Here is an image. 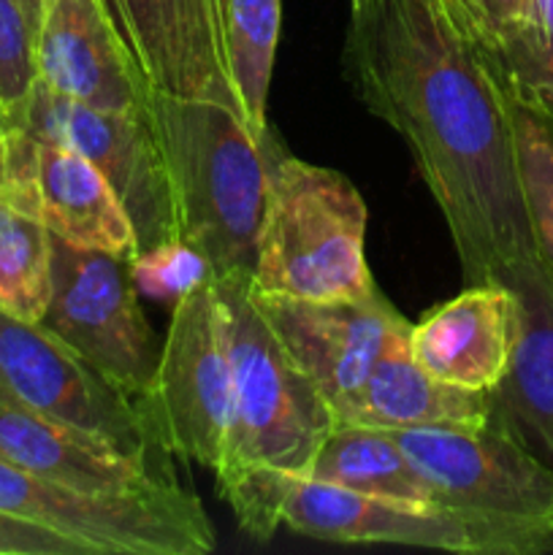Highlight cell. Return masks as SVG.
Returning a JSON list of instances; mask_svg holds the SVG:
<instances>
[{
	"mask_svg": "<svg viewBox=\"0 0 553 555\" xmlns=\"http://www.w3.org/2000/svg\"><path fill=\"white\" fill-rule=\"evenodd\" d=\"M342 76L399 133L453 238L464 285L537 260L515 146V92L466 0H356Z\"/></svg>",
	"mask_w": 553,
	"mask_h": 555,
	"instance_id": "1",
	"label": "cell"
},
{
	"mask_svg": "<svg viewBox=\"0 0 553 555\" xmlns=\"http://www.w3.org/2000/svg\"><path fill=\"white\" fill-rule=\"evenodd\" d=\"M144 114L171 182L179 238L209 258L215 276L253 271L280 141L215 98L150 90Z\"/></svg>",
	"mask_w": 553,
	"mask_h": 555,
	"instance_id": "2",
	"label": "cell"
},
{
	"mask_svg": "<svg viewBox=\"0 0 553 555\" xmlns=\"http://www.w3.org/2000/svg\"><path fill=\"white\" fill-rule=\"evenodd\" d=\"M253 271L211 280L233 379V415L217 493L247 475L307 477L336 415L293 363L253 296Z\"/></svg>",
	"mask_w": 553,
	"mask_h": 555,
	"instance_id": "3",
	"label": "cell"
},
{
	"mask_svg": "<svg viewBox=\"0 0 553 555\" xmlns=\"http://www.w3.org/2000/svg\"><path fill=\"white\" fill-rule=\"evenodd\" d=\"M260 296L350 301L377 291L366 263V204L334 168L282 152L255 244Z\"/></svg>",
	"mask_w": 553,
	"mask_h": 555,
	"instance_id": "4",
	"label": "cell"
},
{
	"mask_svg": "<svg viewBox=\"0 0 553 555\" xmlns=\"http://www.w3.org/2000/svg\"><path fill=\"white\" fill-rule=\"evenodd\" d=\"M434 504L513 531L531 555L553 551V469L493 410L486 423L388 431Z\"/></svg>",
	"mask_w": 553,
	"mask_h": 555,
	"instance_id": "5",
	"label": "cell"
},
{
	"mask_svg": "<svg viewBox=\"0 0 553 555\" xmlns=\"http://www.w3.org/2000/svg\"><path fill=\"white\" fill-rule=\"evenodd\" d=\"M0 513L47 526L90 555H206L215 529L182 486L146 496H92L57 486L0 455Z\"/></svg>",
	"mask_w": 553,
	"mask_h": 555,
	"instance_id": "6",
	"label": "cell"
},
{
	"mask_svg": "<svg viewBox=\"0 0 553 555\" xmlns=\"http://www.w3.org/2000/svg\"><path fill=\"white\" fill-rule=\"evenodd\" d=\"M0 385L33 410L171 475L168 450L144 401L123 393L41 323L0 312Z\"/></svg>",
	"mask_w": 553,
	"mask_h": 555,
	"instance_id": "7",
	"label": "cell"
},
{
	"mask_svg": "<svg viewBox=\"0 0 553 555\" xmlns=\"http://www.w3.org/2000/svg\"><path fill=\"white\" fill-rule=\"evenodd\" d=\"M41 325L146 404L160 347L139 307L130 260L52 236V296Z\"/></svg>",
	"mask_w": 553,
	"mask_h": 555,
	"instance_id": "8",
	"label": "cell"
},
{
	"mask_svg": "<svg viewBox=\"0 0 553 555\" xmlns=\"http://www.w3.org/2000/svg\"><path fill=\"white\" fill-rule=\"evenodd\" d=\"M14 128L79 152L103 173L133 222L139 253L179 238L171 182L146 122L136 108H101L36 79Z\"/></svg>",
	"mask_w": 553,
	"mask_h": 555,
	"instance_id": "9",
	"label": "cell"
},
{
	"mask_svg": "<svg viewBox=\"0 0 553 555\" xmlns=\"http://www.w3.org/2000/svg\"><path fill=\"white\" fill-rule=\"evenodd\" d=\"M146 410L177 459L211 475L226 464L233 415V379L211 282L173 304Z\"/></svg>",
	"mask_w": 553,
	"mask_h": 555,
	"instance_id": "10",
	"label": "cell"
},
{
	"mask_svg": "<svg viewBox=\"0 0 553 555\" xmlns=\"http://www.w3.org/2000/svg\"><path fill=\"white\" fill-rule=\"evenodd\" d=\"M282 526L339 545H407L466 555H531L513 531L442 504L404 502L291 477Z\"/></svg>",
	"mask_w": 553,
	"mask_h": 555,
	"instance_id": "11",
	"label": "cell"
},
{
	"mask_svg": "<svg viewBox=\"0 0 553 555\" xmlns=\"http://www.w3.org/2000/svg\"><path fill=\"white\" fill-rule=\"evenodd\" d=\"M253 296L287 356L318 385L334 415L363 388L390 339L410 325L380 291L350 301H307L255 291Z\"/></svg>",
	"mask_w": 553,
	"mask_h": 555,
	"instance_id": "12",
	"label": "cell"
},
{
	"mask_svg": "<svg viewBox=\"0 0 553 555\" xmlns=\"http://www.w3.org/2000/svg\"><path fill=\"white\" fill-rule=\"evenodd\" d=\"M146 92L236 106L226 52V0H98ZM239 108V106H236Z\"/></svg>",
	"mask_w": 553,
	"mask_h": 555,
	"instance_id": "13",
	"label": "cell"
},
{
	"mask_svg": "<svg viewBox=\"0 0 553 555\" xmlns=\"http://www.w3.org/2000/svg\"><path fill=\"white\" fill-rule=\"evenodd\" d=\"M5 177L25 184L54 238L123 260L139 255V238L123 201L90 160L22 128H5Z\"/></svg>",
	"mask_w": 553,
	"mask_h": 555,
	"instance_id": "14",
	"label": "cell"
},
{
	"mask_svg": "<svg viewBox=\"0 0 553 555\" xmlns=\"http://www.w3.org/2000/svg\"><path fill=\"white\" fill-rule=\"evenodd\" d=\"M0 455L33 475L92 496H146L179 488L157 472L76 426L33 410L0 385Z\"/></svg>",
	"mask_w": 553,
	"mask_h": 555,
	"instance_id": "15",
	"label": "cell"
},
{
	"mask_svg": "<svg viewBox=\"0 0 553 555\" xmlns=\"http://www.w3.org/2000/svg\"><path fill=\"white\" fill-rule=\"evenodd\" d=\"M518 339V298L502 282L464 285L407 331L423 372L455 388L491 393L507 374Z\"/></svg>",
	"mask_w": 553,
	"mask_h": 555,
	"instance_id": "16",
	"label": "cell"
},
{
	"mask_svg": "<svg viewBox=\"0 0 553 555\" xmlns=\"http://www.w3.org/2000/svg\"><path fill=\"white\" fill-rule=\"evenodd\" d=\"M36 79L101 108H136L146 87L98 0H38Z\"/></svg>",
	"mask_w": 553,
	"mask_h": 555,
	"instance_id": "17",
	"label": "cell"
},
{
	"mask_svg": "<svg viewBox=\"0 0 553 555\" xmlns=\"http://www.w3.org/2000/svg\"><path fill=\"white\" fill-rule=\"evenodd\" d=\"M518 298V339L493 410L540 461L553 469V282L537 260L515 266L502 280Z\"/></svg>",
	"mask_w": 553,
	"mask_h": 555,
	"instance_id": "18",
	"label": "cell"
},
{
	"mask_svg": "<svg viewBox=\"0 0 553 555\" xmlns=\"http://www.w3.org/2000/svg\"><path fill=\"white\" fill-rule=\"evenodd\" d=\"M407 331L410 325L390 339L363 388L336 415V423H356L383 431L486 423L493 415L491 393L455 388L423 372L410 356Z\"/></svg>",
	"mask_w": 553,
	"mask_h": 555,
	"instance_id": "19",
	"label": "cell"
},
{
	"mask_svg": "<svg viewBox=\"0 0 553 555\" xmlns=\"http://www.w3.org/2000/svg\"><path fill=\"white\" fill-rule=\"evenodd\" d=\"M307 477L369 496L434 504L423 477L383 428L336 423L320 444Z\"/></svg>",
	"mask_w": 553,
	"mask_h": 555,
	"instance_id": "20",
	"label": "cell"
},
{
	"mask_svg": "<svg viewBox=\"0 0 553 555\" xmlns=\"http://www.w3.org/2000/svg\"><path fill=\"white\" fill-rule=\"evenodd\" d=\"M52 296V233L25 184L0 188V312L41 323Z\"/></svg>",
	"mask_w": 553,
	"mask_h": 555,
	"instance_id": "21",
	"label": "cell"
},
{
	"mask_svg": "<svg viewBox=\"0 0 553 555\" xmlns=\"http://www.w3.org/2000/svg\"><path fill=\"white\" fill-rule=\"evenodd\" d=\"M282 0H226V52L233 95L242 117L258 135L269 130V90Z\"/></svg>",
	"mask_w": 553,
	"mask_h": 555,
	"instance_id": "22",
	"label": "cell"
},
{
	"mask_svg": "<svg viewBox=\"0 0 553 555\" xmlns=\"http://www.w3.org/2000/svg\"><path fill=\"white\" fill-rule=\"evenodd\" d=\"M515 146H518L520 188H524L537 263L553 282V125L518 95H515Z\"/></svg>",
	"mask_w": 553,
	"mask_h": 555,
	"instance_id": "23",
	"label": "cell"
},
{
	"mask_svg": "<svg viewBox=\"0 0 553 555\" xmlns=\"http://www.w3.org/2000/svg\"><path fill=\"white\" fill-rule=\"evenodd\" d=\"M130 280L139 296L152 301H171L215 280L209 258L188 238L155 244L130 260Z\"/></svg>",
	"mask_w": 553,
	"mask_h": 555,
	"instance_id": "24",
	"label": "cell"
},
{
	"mask_svg": "<svg viewBox=\"0 0 553 555\" xmlns=\"http://www.w3.org/2000/svg\"><path fill=\"white\" fill-rule=\"evenodd\" d=\"M36 85L33 27L20 0H0V117L14 128Z\"/></svg>",
	"mask_w": 553,
	"mask_h": 555,
	"instance_id": "25",
	"label": "cell"
},
{
	"mask_svg": "<svg viewBox=\"0 0 553 555\" xmlns=\"http://www.w3.org/2000/svg\"><path fill=\"white\" fill-rule=\"evenodd\" d=\"M510 79H524L553 65V0H529L524 27L507 41L497 43Z\"/></svg>",
	"mask_w": 553,
	"mask_h": 555,
	"instance_id": "26",
	"label": "cell"
},
{
	"mask_svg": "<svg viewBox=\"0 0 553 555\" xmlns=\"http://www.w3.org/2000/svg\"><path fill=\"white\" fill-rule=\"evenodd\" d=\"M0 555H90L70 537L0 513Z\"/></svg>",
	"mask_w": 553,
	"mask_h": 555,
	"instance_id": "27",
	"label": "cell"
},
{
	"mask_svg": "<svg viewBox=\"0 0 553 555\" xmlns=\"http://www.w3.org/2000/svg\"><path fill=\"white\" fill-rule=\"evenodd\" d=\"M497 43L507 41L524 27L529 0H466Z\"/></svg>",
	"mask_w": 553,
	"mask_h": 555,
	"instance_id": "28",
	"label": "cell"
},
{
	"mask_svg": "<svg viewBox=\"0 0 553 555\" xmlns=\"http://www.w3.org/2000/svg\"><path fill=\"white\" fill-rule=\"evenodd\" d=\"M5 160H9V141H5V122L0 117V188L5 182Z\"/></svg>",
	"mask_w": 553,
	"mask_h": 555,
	"instance_id": "29",
	"label": "cell"
},
{
	"mask_svg": "<svg viewBox=\"0 0 553 555\" xmlns=\"http://www.w3.org/2000/svg\"><path fill=\"white\" fill-rule=\"evenodd\" d=\"M22 9H25L27 22H30L33 33H36V22H38V0H20Z\"/></svg>",
	"mask_w": 553,
	"mask_h": 555,
	"instance_id": "30",
	"label": "cell"
},
{
	"mask_svg": "<svg viewBox=\"0 0 553 555\" xmlns=\"http://www.w3.org/2000/svg\"><path fill=\"white\" fill-rule=\"evenodd\" d=\"M542 114V117H545L548 119V122H551L553 125V112H540Z\"/></svg>",
	"mask_w": 553,
	"mask_h": 555,
	"instance_id": "31",
	"label": "cell"
},
{
	"mask_svg": "<svg viewBox=\"0 0 553 555\" xmlns=\"http://www.w3.org/2000/svg\"><path fill=\"white\" fill-rule=\"evenodd\" d=\"M350 3H356V0H350Z\"/></svg>",
	"mask_w": 553,
	"mask_h": 555,
	"instance_id": "32",
	"label": "cell"
}]
</instances>
